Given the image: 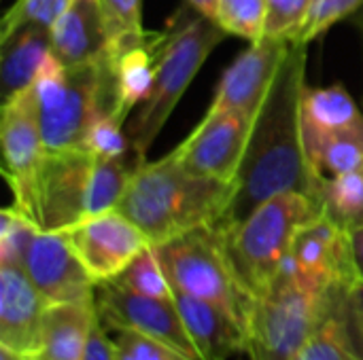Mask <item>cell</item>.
I'll use <instances>...</instances> for the list:
<instances>
[{
    "label": "cell",
    "mask_w": 363,
    "mask_h": 360,
    "mask_svg": "<svg viewBox=\"0 0 363 360\" xmlns=\"http://www.w3.org/2000/svg\"><path fill=\"white\" fill-rule=\"evenodd\" d=\"M100 8L111 42L145 32L143 0H100Z\"/></svg>",
    "instance_id": "obj_33"
},
{
    "label": "cell",
    "mask_w": 363,
    "mask_h": 360,
    "mask_svg": "<svg viewBox=\"0 0 363 360\" xmlns=\"http://www.w3.org/2000/svg\"><path fill=\"white\" fill-rule=\"evenodd\" d=\"M108 42L100 0H72L51 28V53L66 68L102 62Z\"/></svg>",
    "instance_id": "obj_18"
},
{
    "label": "cell",
    "mask_w": 363,
    "mask_h": 360,
    "mask_svg": "<svg viewBox=\"0 0 363 360\" xmlns=\"http://www.w3.org/2000/svg\"><path fill=\"white\" fill-rule=\"evenodd\" d=\"M106 333L108 331L100 325V320H96V325L91 327L89 339H87V348H85L83 360H117L113 339H108Z\"/></svg>",
    "instance_id": "obj_35"
},
{
    "label": "cell",
    "mask_w": 363,
    "mask_h": 360,
    "mask_svg": "<svg viewBox=\"0 0 363 360\" xmlns=\"http://www.w3.org/2000/svg\"><path fill=\"white\" fill-rule=\"evenodd\" d=\"M174 303L202 359L228 360L247 352L249 333L225 310L185 293H174Z\"/></svg>",
    "instance_id": "obj_19"
},
{
    "label": "cell",
    "mask_w": 363,
    "mask_h": 360,
    "mask_svg": "<svg viewBox=\"0 0 363 360\" xmlns=\"http://www.w3.org/2000/svg\"><path fill=\"white\" fill-rule=\"evenodd\" d=\"M117 360H185L170 348L132 331H121L113 339Z\"/></svg>",
    "instance_id": "obj_34"
},
{
    "label": "cell",
    "mask_w": 363,
    "mask_h": 360,
    "mask_svg": "<svg viewBox=\"0 0 363 360\" xmlns=\"http://www.w3.org/2000/svg\"><path fill=\"white\" fill-rule=\"evenodd\" d=\"M304 151L321 176H340L363 170V121L332 134H306Z\"/></svg>",
    "instance_id": "obj_22"
},
{
    "label": "cell",
    "mask_w": 363,
    "mask_h": 360,
    "mask_svg": "<svg viewBox=\"0 0 363 360\" xmlns=\"http://www.w3.org/2000/svg\"><path fill=\"white\" fill-rule=\"evenodd\" d=\"M287 259L304 280L321 289L351 291L359 280L349 229L328 214H321L298 231Z\"/></svg>",
    "instance_id": "obj_13"
},
{
    "label": "cell",
    "mask_w": 363,
    "mask_h": 360,
    "mask_svg": "<svg viewBox=\"0 0 363 360\" xmlns=\"http://www.w3.org/2000/svg\"><path fill=\"white\" fill-rule=\"evenodd\" d=\"M253 123L255 117L240 110L206 112L174 151L189 172L234 182L251 142Z\"/></svg>",
    "instance_id": "obj_11"
},
{
    "label": "cell",
    "mask_w": 363,
    "mask_h": 360,
    "mask_svg": "<svg viewBox=\"0 0 363 360\" xmlns=\"http://www.w3.org/2000/svg\"><path fill=\"white\" fill-rule=\"evenodd\" d=\"M349 240H351V250H353V261L359 272V278H363V223L349 229Z\"/></svg>",
    "instance_id": "obj_36"
},
{
    "label": "cell",
    "mask_w": 363,
    "mask_h": 360,
    "mask_svg": "<svg viewBox=\"0 0 363 360\" xmlns=\"http://www.w3.org/2000/svg\"><path fill=\"white\" fill-rule=\"evenodd\" d=\"M234 191V182L189 172L172 151L138 166L115 210L157 246L198 227H217Z\"/></svg>",
    "instance_id": "obj_2"
},
{
    "label": "cell",
    "mask_w": 363,
    "mask_h": 360,
    "mask_svg": "<svg viewBox=\"0 0 363 360\" xmlns=\"http://www.w3.org/2000/svg\"><path fill=\"white\" fill-rule=\"evenodd\" d=\"M153 248L174 293L215 303L249 333L255 299L238 280L219 229L198 227Z\"/></svg>",
    "instance_id": "obj_7"
},
{
    "label": "cell",
    "mask_w": 363,
    "mask_h": 360,
    "mask_svg": "<svg viewBox=\"0 0 363 360\" xmlns=\"http://www.w3.org/2000/svg\"><path fill=\"white\" fill-rule=\"evenodd\" d=\"M140 161L125 157H94L87 187V216L104 214L117 208Z\"/></svg>",
    "instance_id": "obj_25"
},
{
    "label": "cell",
    "mask_w": 363,
    "mask_h": 360,
    "mask_svg": "<svg viewBox=\"0 0 363 360\" xmlns=\"http://www.w3.org/2000/svg\"><path fill=\"white\" fill-rule=\"evenodd\" d=\"M225 36L228 32L215 19L200 13L198 17L185 21L179 30L168 32L157 55L151 89L140 102V108L136 110V117L130 121L125 132L132 144V153H136L140 163L147 161L149 149L196 79L198 70Z\"/></svg>",
    "instance_id": "obj_6"
},
{
    "label": "cell",
    "mask_w": 363,
    "mask_h": 360,
    "mask_svg": "<svg viewBox=\"0 0 363 360\" xmlns=\"http://www.w3.org/2000/svg\"><path fill=\"white\" fill-rule=\"evenodd\" d=\"M96 312L106 331L140 333L185 360H204L185 329L174 299H153L115 282H104L96 286Z\"/></svg>",
    "instance_id": "obj_9"
},
{
    "label": "cell",
    "mask_w": 363,
    "mask_h": 360,
    "mask_svg": "<svg viewBox=\"0 0 363 360\" xmlns=\"http://www.w3.org/2000/svg\"><path fill=\"white\" fill-rule=\"evenodd\" d=\"M49 53L51 30L43 25H19L0 36V79L4 100L34 85Z\"/></svg>",
    "instance_id": "obj_21"
},
{
    "label": "cell",
    "mask_w": 363,
    "mask_h": 360,
    "mask_svg": "<svg viewBox=\"0 0 363 360\" xmlns=\"http://www.w3.org/2000/svg\"><path fill=\"white\" fill-rule=\"evenodd\" d=\"M125 291L153 297V299H174V291L164 274L160 257L153 246H147L115 280Z\"/></svg>",
    "instance_id": "obj_27"
},
{
    "label": "cell",
    "mask_w": 363,
    "mask_h": 360,
    "mask_svg": "<svg viewBox=\"0 0 363 360\" xmlns=\"http://www.w3.org/2000/svg\"><path fill=\"white\" fill-rule=\"evenodd\" d=\"M83 149L94 157H125L132 151L128 134L121 132V123L111 115L102 112L89 127Z\"/></svg>",
    "instance_id": "obj_31"
},
{
    "label": "cell",
    "mask_w": 363,
    "mask_h": 360,
    "mask_svg": "<svg viewBox=\"0 0 363 360\" xmlns=\"http://www.w3.org/2000/svg\"><path fill=\"white\" fill-rule=\"evenodd\" d=\"M23 269L49 306L79 303L96 297V282L64 231L38 229L26 250Z\"/></svg>",
    "instance_id": "obj_14"
},
{
    "label": "cell",
    "mask_w": 363,
    "mask_h": 360,
    "mask_svg": "<svg viewBox=\"0 0 363 360\" xmlns=\"http://www.w3.org/2000/svg\"><path fill=\"white\" fill-rule=\"evenodd\" d=\"M0 144L4 159L2 172L13 191L11 206L28 216L34 176L45 155L34 85L4 100L0 115Z\"/></svg>",
    "instance_id": "obj_10"
},
{
    "label": "cell",
    "mask_w": 363,
    "mask_h": 360,
    "mask_svg": "<svg viewBox=\"0 0 363 360\" xmlns=\"http://www.w3.org/2000/svg\"><path fill=\"white\" fill-rule=\"evenodd\" d=\"M187 2H189V6H191L196 13H200V15L211 17V19H215V21H217L219 0H187Z\"/></svg>",
    "instance_id": "obj_37"
},
{
    "label": "cell",
    "mask_w": 363,
    "mask_h": 360,
    "mask_svg": "<svg viewBox=\"0 0 363 360\" xmlns=\"http://www.w3.org/2000/svg\"><path fill=\"white\" fill-rule=\"evenodd\" d=\"M317 197L323 204L328 216H332L338 225L351 229L363 223V170L340 174V176H323L319 182Z\"/></svg>",
    "instance_id": "obj_26"
},
{
    "label": "cell",
    "mask_w": 363,
    "mask_h": 360,
    "mask_svg": "<svg viewBox=\"0 0 363 360\" xmlns=\"http://www.w3.org/2000/svg\"><path fill=\"white\" fill-rule=\"evenodd\" d=\"M96 320V297L79 303L47 306L38 342L23 360H83Z\"/></svg>",
    "instance_id": "obj_20"
},
{
    "label": "cell",
    "mask_w": 363,
    "mask_h": 360,
    "mask_svg": "<svg viewBox=\"0 0 363 360\" xmlns=\"http://www.w3.org/2000/svg\"><path fill=\"white\" fill-rule=\"evenodd\" d=\"M363 121L355 100L342 85L304 89L302 98V132L332 134Z\"/></svg>",
    "instance_id": "obj_23"
},
{
    "label": "cell",
    "mask_w": 363,
    "mask_h": 360,
    "mask_svg": "<svg viewBox=\"0 0 363 360\" xmlns=\"http://www.w3.org/2000/svg\"><path fill=\"white\" fill-rule=\"evenodd\" d=\"M363 4V0H313L311 11L296 34L294 42L308 45L321 34H325L334 23L342 21L351 13H355Z\"/></svg>",
    "instance_id": "obj_30"
},
{
    "label": "cell",
    "mask_w": 363,
    "mask_h": 360,
    "mask_svg": "<svg viewBox=\"0 0 363 360\" xmlns=\"http://www.w3.org/2000/svg\"><path fill=\"white\" fill-rule=\"evenodd\" d=\"M168 32H149L113 40L106 51V68L113 87L111 115L123 125L136 104H140L153 83L160 49Z\"/></svg>",
    "instance_id": "obj_16"
},
{
    "label": "cell",
    "mask_w": 363,
    "mask_h": 360,
    "mask_svg": "<svg viewBox=\"0 0 363 360\" xmlns=\"http://www.w3.org/2000/svg\"><path fill=\"white\" fill-rule=\"evenodd\" d=\"M36 231L38 227L19 210L13 206L4 208L0 216V263L23 265L26 250Z\"/></svg>",
    "instance_id": "obj_28"
},
{
    "label": "cell",
    "mask_w": 363,
    "mask_h": 360,
    "mask_svg": "<svg viewBox=\"0 0 363 360\" xmlns=\"http://www.w3.org/2000/svg\"><path fill=\"white\" fill-rule=\"evenodd\" d=\"M306 47L291 40V49L255 117L251 142L234 180V197L215 227L219 231L232 229L279 193L300 191L313 197L319 193L323 176L311 166L302 136Z\"/></svg>",
    "instance_id": "obj_1"
},
{
    "label": "cell",
    "mask_w": 363,
    "mask_h": 360,
    "mask_svg": "<svg viewBox=\"0 0 363 360\" xmlns=\"http://www.w3.org/2000/svg\"><path fill=\"white\" fill-rule=\"evenodd\" d=\"M294 360H359L349 320V291L336 295L328 316Z\"/></svg>",
    "instance_id": "obj_24"
},
{
    "label": "cell",
    "mask_w": 363,
    "mask_h": 360,
    "mask_svg": "<svg viewBox=\"0 0 363 360\" xmlns=\"http://www.w3.org/2000/svg\"><path fill=\"white\" fill-rule=\"evenodd\" d=\"M64 233L96 286L115 280L151 246L147 236L117 210L87 216Z\"/></svg>",
    "instance_id": "obj_12"
},
{
    "label": "cell",
    "mask_w": 363,
    "mask_h": 360,
    "mask_svg": "<svg viewBox=\"0 0 363 360\" xmlns=\"http://www.w3.org/2000/svg\"><path fill=\"white\" fill-rule=\"evenodd\" d=\"M0 360H21L17 354L9 352L6 348H0Z\"/></svg>",
    "instance_id": "obj_38"
},
{
    "label": "cell",
    "mask_w": 363,
    "mask_h": 360,
    "mask_svg": "<svg viewBox=\"0 0 363 360\" xmlns=\"http://www.w3.org/2000/svg\"><path fill=\"white\" fill-rule=\"evenodd\" d=\"M325 214L323 204L300 191L279 193L223 233L232 267L242 286L259 299L279 276L294 238Z\"/></svg>",
    "instance_id": "obj_3"
},
{
    "label": "cell",
    "mask_w": 363,
    "mask_h": 360,
    "mask_svg": "<svg viewBox=\"0 0 363 360\" xmlns=\"http://www.w3.org/2000/svg\"><path fill=\"white\" fill-rule=\"evenodd\" d=\"M313 0H266V36L294 40Z\"/></svg>",
    "instance_id": "obj_32"
},
{
    "label": "cell",
    "mask_w": 363,
    "mask_h": 360,
    "mask_svg": "<svg viewBox=\"0 0 363 360\" xmlns=\"http://www.w3.org/2000/svg\"><path fill=\"white\" fill-rule=\"evenodd\" d=\"M291 49V40L262 36L240 53L219 81L208 112L240 110L257 117L281 66Z\"/></svg>",
    "instance_id": "obj_15"
},
{
    "label": "cell",
    "mask_w": 363,
    "mask_h": 360,
    "mask_svg": "<svg viewBox=\"0 0 363 360\" xmlns=\"http://www.w3.org/2000/svg\"><path fill=\"white\" fill-rule=\"evenodd\" d=\"M47 306L23 265L0 263V348L28 359L38 342Z\"/></svg>",
    "instance_id": "obj_17"
},
{
    "label": "cell",
    "mask_w": 363,
    "mask_h": 360,
    "mask_svg": "<svg viewBox=\"0 0 363 360\" xmlns=\"http://www.w3.org/2000/svg\"><path fill=\"white\" fill-rule=\"evenodd\" d=\"M70 2L72 0H17L2 19L0 36L13 32L19 25H43L51 30Z\"/></svg>",
    "instance_id": "obj_29"
},
{
    "label": "cell",
    "mask_w": 363,
    "mask_h": 360,
    "mask_svg": "<svg viewBox=\"0 0 363 360\" xmlns=\"http://www.w3.org/2000/svg\"><path fill=\"white\" fill-rule=\"evenodd\" d=\"M34 95L45 151L83 149L91 123L113 110L106 59L66 68L49 53L34 81Z\"/></svg>",
    "instance_id": "obj_4"
},
{
    "label": "cell",
    "mask_w": 363,
    "mask_h": 360,
    "mask_svg": "<svg viewBox=\"0 0 363 360\" xmlns=\"http://www.w3.org/2000/svg\"><path fill=\"white\" fill-rule=\"evenodd\" d=\"M94 155L85 149L43 155L32 185L28 219L40 231H66L87 219V187Z\"/></svg>",
    "instance_id": "obj_8"
},
{
    "label": "cell",
    "mask_w": 363,
    "mask_h": 360,
    "mask_svg": "<svg viewBox=\"0 0 363 360\" xmlns=\"http://www.w3.org/2000/svg\"><path fill=\"white\" fill-rule=\"evenodd\" d=\"M340 291L349 289H321L304 280L285 259L272 286L255 299L247 354L251 360L296 359Z\"/></svg>",
    "instance_id": "obj_5"
}]
</instances>
